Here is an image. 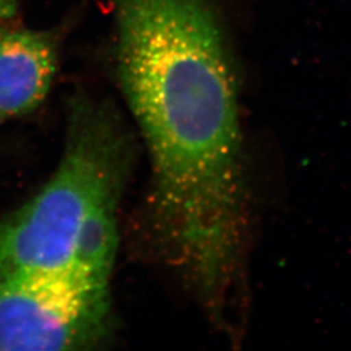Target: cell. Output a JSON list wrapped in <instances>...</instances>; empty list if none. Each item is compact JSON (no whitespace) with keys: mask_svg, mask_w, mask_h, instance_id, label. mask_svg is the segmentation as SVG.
Returning <instances> with one entry per match:
<instances>
[{"mask_svg":"<svg viewBox=\"0 0 351 351\" xmlns=\"http://www.w3.org/2000/svg\"><path fill=\"white\" fill-rule=\"evenodd\" d=\"M132 143L112 106L73 95L58 168L30 201L0 220V278L71 264L88 217L120 203L133 162Z\"/></svg>","mask_w":351,"mask_h":351,"instance_id":"cell-1","label":"cell"},{"mask_svg":"<svg viewBox=\"0 0 351 351\" xmlns=\"http://www.w3.org/2000/svg\"><path fill=\"white\" fill-rule=\"evenodd\" d=\"M113 330L110 282L71 264L0 278V351L91 350Z\"/></svg>","mask_w":351,"mask_h":351,"instance_id":"cell-2","label":"cell"},{"mask_svg":"<svg viewBox=\"0 0 351 351\" xmlns=\"http://www.w3.org/2000/svg\"><path fill=\"white\" fill-rule=\"evenodd\" d=\"M65 29L0 24V124L36 111L47 98Z\"/></svg>","mask_w":351,"mask_h":351,"instance_id":"cell-3","label":"cell"},{"mask_svg":"<svg viewBox=\"0 0 351 351\" xmlns=\"http://www.w3.org/2000/svg\"><path fill=\"white\" fill-rule=\"evenodd\" d=\"M119 203L106 206L88 217L78 233L71 265L110 282L119 247Z\"/></svg>","mask_w":351,"mask_h":351,"instance_id":"cell-4","label":"cell"},{"mask_svg":"<svg viewBox=\"0 0 351 351\" xmlns=\"http://www.w3.org/2000/svg\"><path fill=\"white\" fill-rule=\"evenodd\" d=\"M21 0H0V24L12 20Z\"/></svg>","mask_w":351,"mask_h":351,"instance_id":"cell-5","label":"cell"},{"mask_svg":"<svg viewBox=\"0 0 351 351\" xmlns=\"http://www.w3.org/2000/svg\"><path fill=\"white\" fill-rule=\"evenodd\" d=\"M221 52V51H234V49H223V50L203 51V52H194V53H184V55H176V56H164V58H129V59H114V63L117 62H130V60H154V59H168V58H178V56H191V55H202V53H210V52Z\"/></svg>","mask_w":351,"mask_h":351,"instance_id":"cell-6","label":"cell"}]
</instances>
